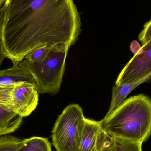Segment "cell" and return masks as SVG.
Returning a JSON list of instances; mask_svg holds the SVG:
<instances>
[{
	"mask_svg": "<svg viewBox=\"0 0 151 151\" xmlns=\"http://www.w3.org/2000/svg\"><path fill=\"white\" fill-rule=\"evenodd\" d=\"M3 44L7 58L18 65L42 46L71 47L81 31L73 0H6Z\"/></svg>",
	"mask_w": 151,
	"mask_h": 151,
	"instance_id": "6da1fadb",
	"label": "cell"
},
{
	"mask_svg": "<svg viewBox=\"0 0 151 151\" xmlns=\"http://www.w3.org/2000/svg\"><path fill=\"white\" fill-rule=\"evenodd\" d=\"M100 121L85 119L80 151H98L100 133Z\"/></svg>",
	"mask_w": 151,
	"mask_h": 151,
	"instance_id": "ba28073f",
	"label": "cell"
},
{
	"mask_svg": "<svg viewBox=\"0 0 151 151\" xmlns=\"http://www.w3.org/2000/svg\"><path fill=\"white\" fill-rule=\"evenodd\" d=\"M70 47L65 45L56 46L40 60L31 63L24 59L19 62L18 65L33 76L38 93L56 94L59 92Z\"/></svg>",
	"mask_w": 151,
	"mask_h": 151,
	"instance_id": "3957f363",
	"label": "cell"
},
{
	"mask_svg": "<svg viewBox=\"0 0 151 151\" xmlns=\"http://www.w3.org/2000/svg\"><path fill=\"white\" fill-rule=\"evenodd\" d=\"M142 144L111 136L103 129L99 137L98 151H142Z\"/></svg>",
	"mask_w": 151,
	"mask_h": 151,
	"instance_id": "52a82bcc",
	"label": "cell"
},
{
	"mask_svg": "<svg viewBox=\"0 0 151 151\" xmlns=\"http://www.w3.org/2000/svg\"><path fill=\"white\" fill-rule=\"evenodd\" d=\"M21 140L13 136L0 137V151H17Z\"/></svg>",
	"mask_w": 151,
	"mask_h": 151,
	"instance_id": "4fadbf2b",
	"label": "cell"
},
{
	"mask_svg": "<svg viewBox=\"0 0 151 151\" xmlns=\"http://www.w3.org/2000/svg\"><path fill=\"white\" fill-rule=\"evenodd\" d=\"M100 122L111 136L142 143L151 134V99L143 94L130 97Z\"/></svg>",
	"mask_w": 151,
	"mask_h": 151,
	"instance_id": "7a4b0ae2",
	"label": "cell"
},
{
	"mask_svg": "<svg viewBox=\"0 0 151 151\" xmlns=\"http://www.w3.org/2000/svg\"><path fill=\"white\" fill-rule=\"evenodd\" d=\"M23 81L31 83L36 87L32 75L18 65H13L9 69L0 70V86L14 85Z\"/></svg>",
	"mask_w": 151,
	"mask_h": 151,
	"instance_id": "8fae6325",
	"label": "cell"
},
{
	"mask_svg": "<svg viewBox=\"0 0 151 151\" xmlns=\"http://www.w3.org/2000/svg\"><path fill=\"white\" fill-rule=\"evenodd\" d=\"M151 76V38L141 47L119 74L115 84L130 83Z\"/></svg>",
	"mask_w": 151,
	"mask_h": 151,
	"instance_id": "5b68a950",
	"label": "cell"
},
{
	"mask_svg": "<svg viewBox=\"0 0 151 151\" xmlns=\"http://www.w3.org/2000/svg\"><path fill=\"white\" fill-rule=\"evenodd\" d=\"M38 102L39 93L35 85L26 81L14 84L11 91V107L14 112L23 118L28 117Z\"/></svg>",
	"mask_w": 151,
	"mask_h": 151,
	"instance_id": "8992f818",
	"label": "cell"
},
{
	"mask_svg": "<svg viewBox=\"0 0 151 151\" xmlns=\"http://www.w3.org/2000/svg\"><path fill=\"white\" fill-rule=\"evenodd\" d=\"M151 80V76H150L138 81H135L130 83H125L120 86L115 84L113 87L112 96L110 108L105 117H108L124 101L126 97L134 89L144 83L149 82Z\"/></svg>",
	"mask_w": 151,
	"mask_h": 151,
	"instance_id": "9c48e42d",
	"label": "cell"
},
{
	"mask_svg": "<svg viewBox=\"0 0 151 151\" xmlns=\"http://www.w3.org/2000/svg\"><path fill=\"white\" fill-rule=\"evenodd\" d=\"M151 38V19L146 22L143 26V29L138 35V40L144 45Z\"/></svg>",
	"mask_w": 151,
	"mask_h": 151,
	"instance_id": "e0dca14e",
	"label": "cell"
},
{
	"mask_svg": "<svg viewBox=\"0 0 151 151\" xmlns=\"http://www.w3.org/2000/svg\"><path fill=\"white\" fill-rule=\"evenodd\" d=\"M85 119L79 105L72 104L65 108L52 132V143L57 151H80Z\"/></svg>",
	"mask_w": 151,
	"mask_h": 151,
	"instance_id": "277c9868",
	"label": "cell"
},
{
	"mask_svg": "<svg viewBox=\"0 0 151 151\" xmlns=\"http://www.w3.org/2000/svg\"><path fill=\"white\" fill-rule=\"evenodd\" d=\"M141 47L139 43L136 40L132 42L130 45V50L134 55L137 53V51L140 49Z\"/></svg>",
	"mask_w": 151,
	"mask_h": 151,
	"instance_id": "ac0fdd59",
	"label": "cell"
},
{
	"mask_svg": "<svg viewBox=\"0 0 151 151\" xmlns=\"http://www.w3.org/2000/svg\"><path fill=\"white\" fill-rule=\"evenodd\" d=\"M23 118L11 108L0 104V137L11 134L20 127Z\"/></svg>",
	"mask_w": 151,
	"mask_h": 151,
	"instance_id": "30bf717a",
	"label": "cell"
},
{
	"mask_svg": "<svg viewBox=\"0 0 151 151\" xmlns=\"http://www.w3.org/2000/svg\"><path fill=\"white\" fill-rule=\"evenodd\" d=\"M14 85L0 86V104L11 109V91Z\"/></svg>",
	"mask_w": 151,
	"mask_h": 151,
	"instance_id": "9a60e30c",
	"label": "cell"
},
{
	"mask_svg": "<svg viewBox=\"0 0 151 151\" xmlns=\"http://www.w3.org/2000/svg\"><path fill=\"white\" fill-rule=\"evenodd\" d=\"M17 151H52L48 139L44 137H33L21 140Z\"/></svg>",
	"mask_w": 151,
	"mask_h": 151,
	"instance_id": "7c38bea8",
	"label": "cell"
},
{
	"mask_svg": "<svg viewBox=\"0 0 151 151\" xmlns=\"http://www.w3.org/2000/svg\"><path fill=\"white\" fill-rule=\"evenodd\" d=\"M52 48L46 45L39 47L29 52L24 59L31 63L36 62L46 56Z\"/></svg>",
	"mask_w": 151,
	"mask_h": 151,
	"instance_id": "5bb4252c",
	"label": "cell"
},
{
	"mask_svg": "<svg viewBox=\"0 0 151 151\" xmlns=\"http://www.w3.org/2000/svg\"><path fill=\"white\" fill-rule=\"evenodd\" d=\"M6 0H0V8L3 6Z\"/></svg>",
	"mask_w": 151,
	"mask_h": 151,
	"instance_id": "d6986e66",
	"label": "cell"
},
{
	"mask_svg": "<svg viewBox=\"0 0 151 151\" xmlns=\"http://www.w3.org/2000/svg\"><path fill=\"white\" fill-rule=\"evenodd\" d=\"M6 9L4 4L0 8V66L6 56L4 54L3 44V29L5 19Z\"/></svg>",
	"mask_w": 151,
	"mask_h": 151,
	"instance_id": "2e32d148",
	"label": "cell"
}]
</instances>
